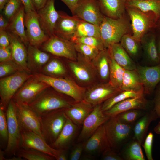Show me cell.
<instances>
[{
    "instance_id": "cell-1",
    "label": "cell",
    "mask_w": 160,
    "mask_h": 160,
    "mask_svg": "<svg viewBox=\"0 0 160 160\" xmlns=\"http://www.w3.org/2000/svg\"><path fill=\"white\" fill-rule=\"evenodd\" d=\"M70 98L50 86L28 105L40 116L52 111L69 107L76 102H72Z\"/></svg>"
},
{
    "instance_id": "cell-2",
    "label": "cell",
    "mask_w": 160,
    "mask_h": 160,
    "mask_svg": "<svg viewBox=\"0 0 160 160\" xmlns=\"http://www.w3.org/2000/svg\"><path fill=\"white\" fill-rule=\"evenodd\" d=\"M99 27L100 38L105 49L119 43L122 37L131 29L129 19L125 14L117 19L104 16Z\"/></svg>"
},
{
    "instance_id": "cell-3",
    "label": "cell",
    "mask_w": 160,
    "mask_h": 160,
    "mask_svg": "<svg viewBox=\"0 0 160 160\" xmlns=\"http://www.w3.org/2000/svg\"><path fill=\"white\" fill-rule=\"evenodd\" d=\"M33 76L39 80L46 83L57 91L71 97L76 102L84 100L86 89L70 78L51 76L41 73L34 74Z\"/></svg>"
},
{
    "instance_id": "cell-4",
    "label": "cell",
    "mask_w": 160,
    "mask_h": 160,
    "mask_svg": "<svg viewBox=\"0 0 160 160\" xmlns=\"http://www.w3.org/2000/svg\"><path fill=\"white\" fill-rule=\"evenodd\" d=\"M65 108L51 111L39 116L44 139L50 145L57 137L67 118Z\"/></svg>"
},
{
    "instance_id": "cell-5",
    "label": "cell",
    "mask_w": 160,
    "mask_h": 160,
    "mask_svg": "<svg viewBox=\"0 0 160 160\" xmlns=\"http://www.w3.org/2000/svg\"><path fill=\"white\" fill-rule=\"evenodd\" d=\"M126 10L131 20L132 36L137 40L140 41L150 29L156 27L157 20L152 12H145L133 7H126Z\"/></svg>"
},
{
    "instance_id": "cell-6",
    "label": "cell",
    "mask_w": 160,
    "mask_h": 160,
    "mask_svg": "<svg viewBox=\"0 0 160 160\" xmlns=\"http://www.w3.org/2000/svg\"><path fill=\"white\" fill-rule=\"evenodd\" d=\"M33 75L32 73L18 71L10 75L0 78L1 105L6 111L16 92L24 83Z\"/></svg>"
},
{
    "instance_id": "cell-7",
    "label": "cell",
    "mask_w": 160,
    "mask_h": 160,
    "mask_svg": "<svg viewBox=\"0 0 160 160\" xmlns=\"http://www.w3.org/2000/svg\"><path fill=\"white\" fill-rule=\"evenodd\" d=\"M8 138L5 152L15 155L20 148L21 139L20 124L16 113L15 103L12 99L6 110Z\"/></svg>"
},
{
    "instance_id": "cell-8",
    "label": "cell",
    "mask_w": 160,
    "mask_h": 160,
    "mask_svg": "<svg viewBox=\"0 0 160 160\" xmlns=\"http://www.w3.org/2000/svg\"><path fill=\"white\" fill-rule=\"evenodd\" d=\"M40 49L56 57H64L73 61L77 60L75 43L55 34L49 37Z\"/></svg>"
},
{
    "instance_id": "cell-9",
    "label": "cell",
    "mask_w": 160,
    "mask_h": 160,
    "mask_svg": "<svg viewBox=\"0 0 160 160\" xmlns=\"http://www.w3.org/2000/svg\"><path fill=\"white\" fill-rule=\"evenodd\" d=\"M50 86L36 78L33 74L24 83L12 99L15 102L28 105Z\"/></svg>"
},
{
    "instance_id": "cell-10",
    "label": "cell",
    "mask_w": 160,
    "mask_h": 160,
    "mask_svg": "<svg viewBox=\"0 0 160 160\" xmlns=\"http://www.w3.org/2000/svg\"><path fill=\"white\" fill-rule=\"evenodd\" d=\"M24 24L29 44L40 48L49 37L40 25L36 11L25 12Z\"/></svg>"
},
{
    "instance_id": "cell-11",
    "label": "cell",
    "mask_w": 160,
    "mask_h": 160,
    "mask_svg": "<svg viewBox=\"0 0 160 160\" xmlns=\"http://www.w3.org/2000/svg\"><path fill=\"white\" fill-rule=\"evenodd\" d=\"M104 124L107 136L112 147L123 142L131 132V125L121 122L116 116L111 117Z\"/></svg>"
},
{
    "instance_id": "cell-12",
    "label": "cell",
    "mask_w": 160,
    "mask_h": 160,
    "mask_svg": "<svg viewBox=\"0 0 160 160\" xmlns=\"http://www.w3.org/2000/svg\"><path fill=\"white\" fill-rule=\"evenodd\" d=\"M73 15L99 26L104 16L97 0H79Z\"/></svg>"
},
{
    "instance_id": "cell-13",
    "label": "cell",
    "mask_w": 160,
    "mask_h": 160,
    "mask_svg": "<svg viewBox=\"0 0 160 160\" xmlns=\"http://www.w3.org/2000/svg\"><path fill=\"white\" fill-rule=\"evenodd\" d=\"M20 127L21 148L36 149L53 156L56 159L60 149L53 148L40 135Z\"/></svg>"
},
{
    "instance_id": "cell-14",
    "label": "cell",
    "mask_w": 160,
    "mask_h": 160,
    "mask_svg": "<svg viewBox=\"0 0 160 160\" xmlns=\"http://www.w3.org/2000/svg\"><path fill=\"white\" fill-rule=\"evenodd\" d=\"M15 103L20 127L43 137L39 116L28 105Z\"/></svg>"
},
{
    "instance_id": "cell-15",
    "label": "cell",
    "mask_w": 160,
    "mask_h": 160,
    "mask_svg": "<svg viewBox=\"0 0 160 160\" xmlns=\"http://www.w3.org/2000/svg\"><path fill=\"white\" fill-rule=\"evenodd\" d=\"M121 91L109 82L98 84L86 90L84 100L94 107L101 105Z\"/></svg>"
},
{
    "instance_id": "cell-16",
    "label": "cell",
    "mask_w": 160,
    "mask_h": 160,
    "mask_svg": "<svg viewBox=\"0 0 160 160\" xmlns=\"http://www.w3.org/2000/svg\"><path fill=\"white\" fill-rule=\"evenodd\" d=\"M110 118L104 114L102 109L101 105L94 106L92 111L83 123L82 129L78 137V141L88 139Z\"/></svg>"
},
{
    "instance_id": "cell-17",
    "label": "cell",
    "mask_w": 160,
    "mask_h": 160,
    "mask_svg": "<svg viewBox=\"0 0 160 160\" xmlns=\"http://www.w3.org/2000/svg\"><path fill=\"white\" fill-rule=\"evenodd\" d=\"M7 31L12 49L11 60L19 71L32 73L28 64L27 47L17 36L11 32Z\"/></svg>"
},
{
    "instance_id": "cell-18",
    "label": "cell",
    "mask_w": 160,
    "mask_h": 160,
    "mask_svg": "<svg viewBox=\"0 0 160 160\" xmlns=\"http://www.w3.org/2000/svg\"><path fill=\"white\" fill-rule=\"evenodd\" d=\"M77 60H68V66L75 77L80 82L84 83L91 82L94 80L96 72L91 62L87 60L78 53Z\"/></svg>"
},
{
    "instance_id": "cell-19",
    "label": "cell",
    "mask_w": 160,
    "mask_h": 160,
    "mask_svg": "<svg viewBox=\"0 0 160 160\" xmlns=\"http://www.w3.org/2000/svg\"><path fill=\"white\" fill-rule=\"evenodd\" d=\"M55 1L48 0L42 8L36 11L40 25L49 37L54 34L55 24L59 17L58 11L55 7Z\"/></svg>"
},
{
    "instance_id": "cell-20",
    "label": "cell",
    "mask_w": 160,
    "mask_h": 160,
    "mask_svg": "<svg viewBox=\"0 0 160 160\" xmlns=\"http://www.w3.org/2000/svg\"><path fill=\"white\" fill-rule=\"evenodd\" d=\"M59 17L54 30V34L71 40L74 36L77 26L81 19L77 16H70L62 11H58Z\"/></svg>"
},
{
    "instance_id": "cell-21",
    "label": "cell",
    "mask_w": 160,
    "mask_h": 160,
    "mask_svg": "<svg viewBox=\"0 0 160 160\" xmlns=\"http://www.w3.org/2000/svg\"><path fill=\"white\" fill-rule=\"evenodd\" d=\"M136 70L143 83L144 93H152L160 82V63L150 66L137 65Z\"/></svg>"
},
{
    "instance_id": "cell-22",
    "label": "cell",
    "mask_w": 160,
    "mask_h": 160,
    "mask_svg": "<svg viewBox=\"0 0 160 160\" xmlns=\"http://www.w3.org/2000/svg\"><path fill=\"white\" fill-rule=\"evenodd\" d=\"M84 143V150L87 153H102L111 146L107 136L105 124L101 125Z\"/></svg>"
},
{
    "instance_id": "cell-23",
    "label": "cell",
    "mask_w": 160,
    "mask_h": 160,
    "mask_svg": "<svg viewBox=\"0 0 160 160\" xmlns=\"http://www.w3.org/2000/svg\"><path fill=\"white\" fill-rule=\"evenodd\" d=\"M148 101L144 97L141 96L127 98L113 105L104 114L110 117L115 116L123 112L133 109L143 110L146 108Z\"/></svg>"
},
{
    "instance_id": "cell-24",
    "label": "cell",
    "mask_w": 160,
    "mask_h": 160,
    "mask_svg": "<svg viewBox=\"0 0 160 160\" xmlns=\"http://www.w3.org/2000/svg\"><path fill=\"white\" fill-rule=\"evenodd\" d=\"M93 108V106L84 100L76 102L69 107L65 108V112L67 117L79 126L83 124Z\"/></svg>"
},
{
    "instance_id": "cell-25",
    "label": "cell",
    "mask_w": 160,
    "mask_h": 160,
    "mask_svg": "<svg viewBox=\"0 0 160 160\" xmlns=\"http://www.w3.org/2000/svg\"><path fill=\"white\" fill-rule=\"evenodd\" d=\"M27 48L28 64L31 73H39L42 67L51 57V54L29 44Z\"/></svg>"
},
{
    "instance_id": "cell-26",
    "label": "cell",
    "mask_w": 160,
    "mask_h": 160,
    "mask_svg": "<svg viewBox=\"0 0 160 160\" xmlns=\"http://www.w3.org/2000/svg\"><path fill=\"white\" fill-rule=\"evenodd\" d=\"M78 131V126L68 117L58 136L50 145L57 149L66 150L74 140Z\"/></svg>"
},
{
    "instance_id": "cell-27",
    "label": "cell",
    "mask_w": 160,
    "mask_h": 160,
    "mask_svg": "<svg viewBox=\"0 0 160 160\" xmlns=\"http://www.w3.org/2000/svg\"><path fill=\"white\" fill-rule=\"evenodd\" d=\"M102 13L108 17L117 19L125 14L126 0H97Z\"/></svg>"
},
{
    "instance_id": "cell-28",
    "label": "cell",
    "mask_w": 160,
    "mask_h": 160,
    "mask_svg": "<svg viewBox=\"0 0 160 160\" xmlns=\"http://www.w3.org/2000/svg\"><path fill=\"white\" fill-rule=\"evenodd\" d=\"M122 91H131L144 94L143 82L136 70H125L121 88Z\"/></svg>"
},
{
    "instance_id": "cell-29",
    "label": "cell",
    "mask_w": 160,
    "mask_h": 160,
    "mask_svg": "<svg viewBox=\"0 0 160 160\" xmlns=\"http://www.w3.org/2000/svg\"><path fill=\"white\" fill-rule=\"evenodd\" d=\"M140 43L145 55L148 61L153 65L160 63L156 35L153 33H146L141 39Z\"/></svg>"
},
{
    "instance_id": "cell-30",
    "label": "cell",
    "mask_w": 160,
    "mask_h": 160,
    "mask_svg": "<svg viewBox=\"0 0 160 160\" xmlns=\"http://www.w3.org/2000/svg\"><path fill=\"white\" fill-rule=\"evenodd\" d=\"M25 8L23 5L18 13L9 22V26L6 31L17 36L27 47L29 44L25 28Z\"/></svg>"
},
{
    "instance_id": "cell-31",
    "label": "cell",
    "mask_w": 160,
    "mask_h": 160,
    "mask_svg": "<svg viewBox=\"0 0 160 160\" xmlns=\"http://www.w3.org/2000/svg\"><path fill=\"white\" fill-rule=\"evenodd\" d=\"M108 48L100 51L91 62L96 72L103 81L109 80L110 68Z\"/></svg>"
},
{
    "instance_id": "cell-32",
    "label": "cell",
    "mask_w": 160,
    "mask_h": 160,
    "mask_svg": "<svg viewBox=\"0 0 160 160\" xmlns=\"http://www.w3.org/2000/svg\"><path fill=\"white\" fill-rule=\"evenodd\" d=\"M110 48L116 62L125 70H136L137 65L120 43L113 44Z\"/></svg>"
},
{
    "instance_id": "cell-33",
    "label": "cell",
    "mask_w": 160,
    "mask_h": 160,
    "mask_svg": "<svg viewBox=\"0 0 160 160\" xmlns=\"http://www.w3.org/2000/svg\"><path fill=\"white\" fill-rule=\"evenodd\" d=\"M158 118V116L153 110L142 117L135 126L134 131L135 140L142 144L151 123Z\"/></svg>"
},
{
    "instance_id": "cell-34",
    "label": "cell",
    "mask_w": 160,
    "mask_h": 160,
    "mask_svg": "<svg viewBox=\"0 0 160 160\" xmlns=\"http://www.w3.org/2000/svg\"><path fill=\"white\" fill-rule=\"evenodd\" d=\"M126 6L145 12H152L157 21L160 19V0H132L126 1Z\"/></svg>"
},
{
    "instance_id": "cell-35",
    "label": "cell",
    "mask_w": 160,
    "mask_h": 160,
    "mask_svg": "<svg viewBox=\"0 0 160 160\" xmlns=\"http://www.w3.org/2000/svg\"><path fill=\"white\" fill-rule=\"evenodd\" d=\"M110 73L109 82L113 87L121 89L125 70L114 60L110 48H108Z\"/></svg>"
},
{
    "instance_id": "cell-36",
    "label": "cell",
    "mask_w": 160,
    "mask_h": 160,
    "mask_svg": "<svg viewBox=\"0 0 160 160\" xmlns=\"http://www.w3.org/2000/svg\"><path fill=\"white\" fill-rule=\"evenodd\" d=\"M39 73L53 77H63L66 75L67 71L60 60L51 57Z\"/></svg>"
},
{
    "instance_id": "cell-37",
    "label": "cell",
    "mask_w": 160,
    "mask_h": 160,
    "mask_svg": "<svg viewBox=\"0 0 160 160\" xmlns=\"http://www.w3.org/2000/svg\"><path fill=\"white\" fill-rule=\"evenodd\" d=\"M85 36H93L100 38V27L99 26L81 20L77 26L74 37Z\"/></svg>"
},
{
    "instance_id": "cell-38",
    "label": "cell",
    "mask_w": 160,
    "mask_h": 160,
    "mask_svg": "<svg viewBox=\"0 0 160 160\" xmlns=\"http://www.w3.org/2000/svg\"><path fill=\"white\" fill-rule=\"evenodd\" d=\"M143 95L131 91H122L103 103L101 105L102 109L103 112L105 111L116 104L126 99L139 97Z\"/></svg>"
},
{
    "instance_id": "cell-39",
    "label": "cell",
    "mask_w": 160,
    "mask_h": 160,
    "mask_svg": "<svg viewBox=\"0 0 160 160\" xmlns=\"http://www.w3.org/2000/svg\"><path fill=\"white\" fill-rule=\"evenodd\" d=\"M17 156L28 160H53L55 158L38 150L21 148L17 152Z\"/></svg>"
},
{
    "instance_id": "cell-40",
    "label": "cell",
    "mask_w": 160,
    "mask_h": 160,
    "mask_svg": "<svg viewBox=\"0 0 160 160\" xmlns=\"http://www.w3.org/2000/svg\"><path fill=\"white\" fill-rule=\"evenodd\" d=\"M141 144L135 141L130 143L126 148L123 154V159L127 160H145Z\"/></svg>"
},
{
    "instance_id": "cell-41",
    "label": "cell",
    "mask_w": 160,
    "mask_h": 160,
    "mask_svg": "<svg viewBox=\"0 0 160 160\" xmlns=\"http://www.w3.org/2000/svg\"><path fill=\"white\" fill-rule=\"evenodd\" d=\"M120 44L127 52L132 57H136L139 51V42L135 39L129 33L124 35L120 41Z\"/></svg>"
},
{
    "instance_id": "cell-42",
    "label": "cell",
    "mask_w": 160,
    "mask_h": 160,
    "mask_svg": "<svg viewBox=\"0 0 160 160\" xmlns=\"http://www.w3.org/2000/svg\"><path fill=\"white\" fill-rule=\"evenodd\" d=\"M23 5L21 0H9L2 10L3 15L10 22L18 13Z\"/></svg>"
},
{
    "instance_id": "cell-43",
    "label": "cell",
    "mask_w": 160,
    "mask_h": 160,
    "mask_svg": "<svg viewBox=\"0 0 160 160\" xmlns=\"http://www.w3.org/2000/svg\"><path fill=\"white\" fill-rule=\"evenodd\" d=\"M75 47L77 52L90 62L96 57L100 51L95 47L81 43L75 44Z\"/></svg>"
},
{
    "instance_id": "cell-44",
    "label": "cell",
    "mask_w": 160,
    "mask_h": 160,
    "mask_svg": "<svg viewBox=\"0 0 160 160\" xmlns=\"http://www.w3.org/2000/svg\"><path fill=\"white\" fill-rule=\"evenodd\" d=\"M75 44L81 43L95 47L100 51L105 49L100 38L93 36L74 37L71 40Z\"/></svg>"
},
{
    "instance_id": "cell-45",
    "label": "cell",
    "mask_w": 160,
    "mask_h": 160,
    "mask_svg": "<svg viewBox=\"0 0 160 160\" xmlns=\"http://www.w3.org/2000/svg\"><path fill=\"white\" fill-rule=\"evenodd\" d=\"M140 110L133 109L121 113L116 116L121 122L131 124L139 118L141 115Z\"/></svg>"
},
{
    "instance_id": "cell-46",
    "label": "cell",
    "mask_w": 160,
    "mask_h": 160,
    "mask_svg": "<svg viewBox=\"0 0 160 160\" xmlns=\"http://www.w3.org/2000/svg\"><path fill=\"white\" fill-rule=\"evenodd\" d=\"M19 71L11 59L0 62V77L1 78Z\"/></svg>"
},
{
    "instance_id": "cell-47",
    "label": "cell",
    "mask_w": 160,
    "mask_h": 160,
    "mask_svg": "<svg viewBox=\"0 0 160 160\" xmlns=\"http://www.w3.org/2000/svg\"><path fill=\"white\" fill-rule=\"evenodd\" d=\"M5 110L2 106L0 107V135L4 140H7L8 138V126ZM6 111V110H5Z\"/></svg>"
},
{
    "instance_id": "cell-48",
    "label": "cell",
    "mask_w": 160,
    "mask_h": 160,
    "mask_svg": "<svg viewBox=\"0 0 160 160\" xmlns=\"http://www.w3.org/2000/svg\"><path fill=\"white\" fill-rule=\"evenodd\" d=\"M154 135L152 132H149L145 138L143 145L146 156L148 160H153L152 148Z\"/></svg>"
},
{
    "instance_id": "cell-49",
    "label": "cell",
    "mask_w": 160,
    "mask_h": 160,
    "mask_svg": "<svg viewBox=\"0 0 160 160\" xmlns=\"http://www.w3.org/2000/svg\"><path fill=\"white\" fill-rule=\"evenodd\" d=\"M84 143H80L76 145L73 148L70 154V159L78 160L81 157L84 150Z\"/></svg>"
},
{
    "instance_id": "cell-50",
    "label": "cell",
    "mask_w": 160,
    "mask_h": 160,
    "mask_svg": "<svg viewBox=\"0 0 160 160\" xmlns=\"http://www.w3.org/2000/svg\"><path fill=\"white\" fill-rule=\"evenodd\" d=\"M102 159L104 160H123V158L113 151L111 148H108L103 152Z\"/></svg>"
},
{
    "instance_id": "cell-51",
    "label": "cell",
    "mask_w": 160,
    "mask_h": 160,
    "mask_svg": "<svg viewBox=\"0 0 160 160\" xmlns=\"http://www.w3.org/2000/svg\"><path fill=\"white\" fill-rule=\"evenodd\" d=\"M12 49L10 45L5 47L0 46V62L11 59Z\"/></svg>"
},
{
    "instance_id": "cell-52",
    "label": "cell",
    "mask_w": 160,
    "mask_h": 160,
    "mask_svg": "<svg viewBox=\"0 0 160 160\" xmlns=\"http://www.w3.org/2000/svg\"><path fill=\"white\" fill-rule=\"evenodd\" d=\"M159 118L160 117V84L158 88L154 99V108Z\"/></svg>"
},
{
    "instance_id": "cell-53",
    "label": "cell",
    "mask_w": 160,
    "mask_h": 160,
    "mask_svg": "<svg viewBox=\"0 0 160 160\" xmlns=\"http://www.w3.org/2000/svg\"><path fill=\"white\" fill-rule=\"evenodd\" d=\"M10 45V40L7 31L5 30H0V46L5 47Z\"/></svg>"
},
{
    "instance_id": "cell-54",
    "label": "cell",
    "mask_w": 160,
    "mask_h": 160,
    "mask_svg": "<svg viewBox=\"0 0 160 160\" xmlns=\"http://www.w3.org/2000/svg\"><path fill=\"white\" fill-rule=\"evenodd\" d=\"M68 7L72 14L79 0H60Z\"/></svg>"
},
{
    "instance_id": "cell-55",
    "label": "cell",
    "mask_w": 160,
    "mask_h": 160,
    "mask_svg": "<svg viewBox=\"0 0 160 160\" xmlns=\"http://www.w3.org/2000/svg\"><path fill=\"white\" fill-rule=\"evenodd\" d=\"M10 22L2 14L0 15V30H7L8 28Z\"/></svg>"
},
{
    "instance_id": "cell-56",
    "label": "cell",
    "mask_w": 160,
    "mask_h": 160,
    "mask_svg": "<svg viewBox=\"0 0 160 160\" xmlns=\"http://www.w3.org/2000/svg\"><path fill=\"white\" fill-rule=\"evenodd\" d=\"M21 0L24 6L25 12L30 11H36L31 0Z\"/></svg>"
},
{
    "instance_id": "cell-57",
    "label": "cell",
    "mask_w": 160,
    "mask_h": 160,
    "mask_svg": "<svg viewBox=\"0 0 160 160\" xmlns=\"http://www.w3.org/2000/svg\"><path fill=\"white\" fill-rule=\"evenodd\" d=\"M36 11L42 8L46 4L48 0H31Z\"/></svg>"
},
{
    "instance_id": "cell-58",
    "label": "cell",
    "mask_w": 160,
    "mask_h": 160,
    "mask_svg": "<svg viewBox=\"0 0 160 160\" xmlns=\"http://www.w3.org/2000/svg\"><path fill=\"white\" fill-rule=\"evenodd\" d=\"M57 160H66L68 159V156L65 150L60 149V151L55 159Z\"/></svg>"
},
{
    "instance_id": "cell-59",
    "label": "cell",
    "mask_w": 160,
    "mask_h": 160,
    "mask_svg": "<svg viewBox=\"0 0 160 160\" xmlns=\"http://www.w3.org/2000/svg\"><path fill=\"white\" fill-rule=\"evenodd\" d=\"M156 45L158 55L160 62V35L156 40Z\"/></svg>"
},
{
    "instance_id": "cell-60",
    "label": "cell",
    "mask_w": 160,
    "mask_h": 160,
    "mask_svg": "<svg viewBox=\"0 0 160 160\" xmlns=\"http://www.w3.org/2000/svg\"><path fill=\"white\" fill-rule=\"evenodd\" d=\"M9 0H0V10L2 11Z\"/></svg>"
},
{
    "instance_id": "cell-61",
    "label": "cell",
    "mask_w": 160,
    "mask_h": 160,
    "mask_svg": "<svg viewBox=\"0 0 160 160\" xmlns=\"http://www.w3.org/2000/svg\"><path fill=\"white\" fill-rule=\"evenodd\" d=\"M154 131L156 133L160 135V121L154 127Z\"/></svg>"
},
{
    "instance_id": "cell-62",
    "label": "cell",
    "mask_w": 160,
    "mask_h": 160,
    "mask_svg": "<svg viewBox=\"0 0 160 160\" xmlns=\"http://www.w3.org/2000/svg\"><path fill=\"white\" fill-rule=\"evenodd\" d=\"M156 27L160 29V19L158 20L157 22Z\"/></svg>"
},
{
    "instance_id": "cell-63",
    "label": "cell",
    "mask_w": 160,
    "mask_h": 160,
    "mask_svg": "<svg viewBox=\"0 0 160 160\" xmlns=\"http://www.w3.org/2000/svg\"><path fill=\"white\" fill-rule=\"evenodd\" d=\"M126 1H131V0H126Z\"/></svg>"
}]
</instances>
